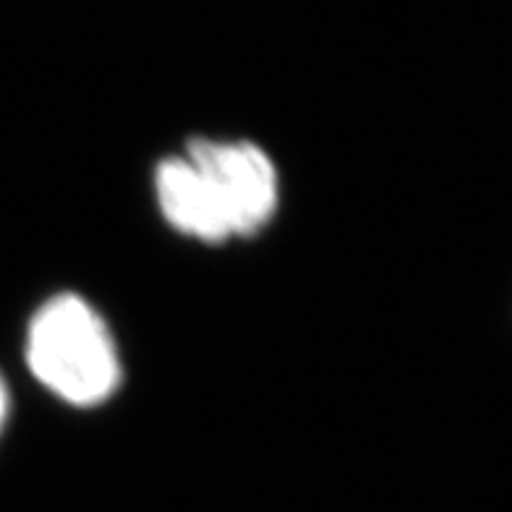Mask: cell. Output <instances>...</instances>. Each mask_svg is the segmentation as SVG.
<instances>
[{
	"instance_id": "6da1fadb",
	"label": "cell",
	"mask_w": 512,
	"mask_h": 512,
	"mask_svg": "<svg viewBox=\"0 0 512 512\" xmlns=\"http://www.w3.org/2000/svg\"><path fill=\"white\" fill-rule=\"evenodd\" d=\"M21 353L40 390L71 411H100L126 382L108 317L79 290H55L34 306Z\"/></svg>"
},
{
	"instance_id": "7a4b0ae2",
	"label": "cell",
	"mask_w": 512,
	"mask_h": 512,
	"mask_svg": "<svg viewBox=\"0 0 512 512\" xmlns=\"http://www.w3.org/2000/svg\"><path fill=\"white\" fill-rule=\"evenodd\" d=\"M183 152L202 170L233 241H251L275 223L283 204V178L275 157L243 136L196 134Z\"/></svg>"
},
{
	"instance_id": "3957f363",
	"label": "cell",
	"mask_w": 512,
	"mask_h": 512,
	"mask_svg": "<svg viewBox=\"0 0 512 512\" xmlns=\"http://www.w3.org/2000/svg\"><path fill=\"white\" fill-rule=\"evenodd\" d=\"M152 199L162 223L199 246L233 243L215 196L186 152H170L152 168Z\"/></svg>"
},
{
	"instance_id": "277c9868",
	"label": "cell",
	"mask_w": 512,
	"mask_h": 512,
	"mask_svg": "<svg viewBox=\"0 0 512 512\" xmlns=\"http://www.w3.org/2000/svg\"><path fill=\"white\" fill-rule=\"evenodd\" d=\"M11 408H14V398H11V387H8L6 374L0 371V439L6 434L8 421H11Z\"/></svg>"
}]
</instances>
